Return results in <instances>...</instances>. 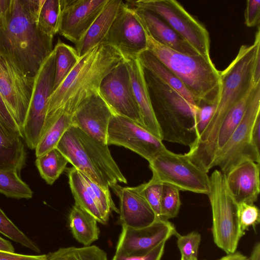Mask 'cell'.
Segmentation results:
<instances>
[{
    "label": "cell",
    "instance_id": "obj_16",
    "mask_svg": "<svg viewBox=\"0 0 260 260\" xmlns=\"http://www.w3.org/2000/svg\"><path fill=\"white\" fill-rule=\"evenodd\" d=\"M122 226L115 254L126 257L144 255L177 234L171 222L162 219L140 229Z\"/></svg>",
    "mask_w": 260,
    "mask_h": 260
},
{
    "label": "cell",
    "instance_id": "obj_30",
    "mask_svg": "<svg viewBox=\"0 0 260 260\" xmlns=\"http://www.w3.org/2000/svg\"><path fill=\"white\" fill-rule=\"evenodd\" d=\"M251 90L230 109L221 122L215 141V156L241 122L249 102Z\"/></svg>",
    "mask_w": 260,
    "mask_h": 260
},
{
    "label": "cell",
    "instance_id": "obj_44",
    "mask_svg": "<svg viewBox=\"0 0 260 260\" xmlns=\"http://www.w3.org/2000/svg\"><path fill=\"white\" fill-rule=\"evenodd\" d=\"M166 242H161L144 255L126 257L115 254L112 260H160L164 252Z\"/></svg>",
    "mask_w": 260,
    "mask_h": 260
},
{
    "label": "cell",
    "instance_id": "obj_11",
    "mask_svg": "<svg viewBox=\"0 0 260 260\" xmlns=\"http://www.w3.org/2000/svg\"><path fill=\"white\" fill-rule=\"evenodd\" d=\"M55 72L53 48L34 77L30 101L22 128L23 140L30 149H36L43 135L48 100L53 90Z\"/></svg>",
    "mask_w": 260,
    "mask_h": 260
},
{
    "label": "cell",
    "instance_id": "obj_41",
    "mask_svg": "<svg viewBox=\"0 0 260 260\" xmlns=\"http://www.w3.org/2000/svg\"><path fill=\"white\" fill-rule=\"evenodd\" d=\"M215 106L216 105H203L198 107L194 125L197 139L201 135L209 123Z\"/></svg>",
    "mask_w": 260,
    "mask_h": 260
},
{
    "label": "cell",
    "instance_id": "obj_38",
    "mask_svg": "<svg viewBox=\"0 0 260 260\" xmlns=\"http://www.w3.org/2000/svg\"><path fill=\"white\" fill-rule=\"evenodd\" d=\"M237 215L240 230L243 236L249 227L254 229L260 222V212L254 204L241 203L237 204Z\"/></svg>",
    "mask_w": 260,
    "mask_h": 260
},
{
    "label": "cell",
    "instance_id": "obj_27",
    "mask_svg": "<svg viewBox=\"0 0 260 260\" xmlns=\"http://www.w3.org/2000/svg\"><path fill=\"white\" fill-rule=\"evenodd\" d=\"M69 183L75 203L92 216L98 222L106 224L95 203L87 190L82 174L74 167L67 170Z\"/></svg>",
    "mask_w": 260,
    "mask_h": 260
},
{
    "label": "cell",
    "instance_id": "obj_21",
    "mask_svg": "<svg viewBox=\"0 0 260 260\" xmlns=\"http://www.w3.org/2000/svg\"><path fill=\"white\" fill-rule=\"evenodd\" d=\"M131 8L146 34L154 40L182 53L191 56L199 55L189 43L158 16L145 9Z\"/></svg>",
    "mask_w": 260,
    "mask_h": 260
},
{
    "label": "cell",
    "instance_id": "obj_46",
    "mask_svg": "<svg viewBox=\"0 0 260 260\" xmlns=\"http://www.w3.org/2000/svg\"><path fill=\"white\" fill-rule=\"evenodd\" d=\"M252 142L254 145L259 150L260 146V116H259L253 126L251 134Z\"/></svg>",
    "mask_w": 260,
    "mask_h": 260
},
{
    "label": "cell",
    "instance_id": "obj_26",
    "mask_svg": "<svg viewBox=\"0 0 260 260\" xmlns=\"http://www.w3.org/2000/svg\"><path fill=\"white\" fill-rule=\"evenodd\" d=\"M137 58L143 68L153 73L190 104L197 107L191 94L181 80L156 56L147 50L140 54Z\"/></svg>",
    "mask_w": 260,
    "mask_h": 260
},
{
    "label": "cell",
    "instance_id": "obj_32",
    "mask_svg": "<svg viewBox=\"0 0 260 260\" xmlns=\"http://www.w3.org/2000/svg\"><path fill=\"white\" fill-rule=\"evenodd\" d=\"M61 5L60 0H39L38 23L47 35L54 37L58 33Z\"/></svg>",
    "mask_w": 260,
    "mask_h": 260
},
{
    "label": "cell",
    "instance_id": "obj_28",
    "mask_svg": "<svg viewBox=\"0 0 260 260\" xmlns=\"http://www.w3.org/2000/svg\"><path fill=\"white\" fill-rule=\"evenodd\" d=\"M68 162L56 147L37 157L35 161L41 177L49 185H52L59 178Z\"/></svg>",
    "mask_w": 260,
    "mask_h": 260
},
{
    "label": "cell",
    "instance_id": "obj_48",
    "mask_svg": "<svg viewBox=\"0 0 260 260\" xmlns=\"http://www.w3.org/2000/svg\"><path fill=\"white\" fill-rule=\"evenodd\" d=\"M0 250L9 252H15L14 246L12 243L0 237Z\"/></svg>",
    "mask_w": 260,
    "mask_h": 260
},
{
    "label": "cell",
    "instance_id": "obj_4",
    "mask_svg": "<svg viewBox=\"0 0 260 260\" xmlns=\"http://www.w3.org/2000/svg\"><path fill=\"white\" fill-rule=\"evenodd\" d=\"M147 50L181 80L198 107L216 105L221 88L220 71L210 56H191L179 52L159 44L147 34Z\"/></svg>",
    "mask_w": 260,
    "mask_h": 260
},
{
    "label": "cell",
    "instance_id": "obj_25",
    "mask_svg": "<svg viewBox=\"0 0 260 260\" xmlns=\"http://www.w3.org/2000/svg\"><path fill=\"white\" fill-rule=\"evenodd\" d=\"M97 220L80 206L75 204L69 215V225L75 239L85 246L97 240L100 230Z\"/></svg>",
    "mask_w": 260,
    "mask_h": 260
},
{
    "label": "cell",
    "instance_id": "obj_43",
    "mask_svg": "<svg viewBox=\"0 0 260 260\" xmlns=\"http://www.w3.org/2000/svg\"><path fill=\"white\" fill-rule=\"evenodd\" d=\"M245 23L248 27L259 25L260 22V1L248 0L244 13Z\"/></svg>",
    "mask_w": 260,
    "mask_h": 260
},
{
    "label": "cell",
    "instance_id": "obj_8",
    "mask_svg": "<svg viewBox=\"0 0 260 260\" xmlns=\"http://www.w3.org/2000/svg\"><path fill=\"white\" fill-rule=\"evenodd\" d=\"M260 116V82L253 86L244 116L226 143L216 154L213 168L218 167L226 174L239 164L247 161L260 162V153L253 144L252 131Z\"/></svg>",
    "mask_w": 260,
    "mask_h": 260
},
{
    "label": "cell",
    "instance_id": "obj_36",
    "mask_svg": "<svg viewBox=\"0 0 260 260\" xmlns=\"http://www.w3.org/2000/svg\"><path fill=\"white\" fill-rule=\"evenodd\" d=\"M181 204L179 190L171 185L163 183L160 200V219L168 220L176 217Z\"/></svg>",
    "mask_w": 260,
    "mask_h": 260
},
{
    "label": "cell",
    "instance_id": "obj_37",
    "mask_svg": "<svg viewBox=\"0 0 260 260\" xmlns=\"http://www.w3.org/2000/svg\"><path fill=\"white\" fill-rule=\"evenodd\" d=\"M0 233L12 241L33 251L40 253L38 245L21 231L7 216L0 208Z\"/></svg>",
    "mask_w": 260,
    "mask_h": 260
},
{
    "label": "cell",
    "instance_id": "obj_14",
    "mask_svg": "<svg viewBox=\"0 0 260 260\" xmlns=\"http://www.w3.org/2000/svg\"><path fill=\"white\" fill-rule=\"evenodd\" d=\"M99 92L114 114L127 117L143 127L125 59L104 77Z\"/></svg>",
    "mask_w": 260,
    "mask_h": 260
},
{
    "label": "cell",
    "instance_id": "obj_13",
    "mask_svg": "<svg viewBox=\"0 0 260 260\" xmlns=\"http://www.w3.org/2000/svg\"><path fill=\"white\" fill-rule=\"evenodd\" d=\"M107 144L123 146L148 161L165 149L162 140L132 120L113 114L107 134Z\"/></svg>",
    "mask_w": 260,
    "mask_h": 260
},
{
    "label": "cell",
    "instance_id": "obj_42",
    "mask_svg": "<svg viewBox=\"0 0 260 260\" xmlns=\"http://www.w3.org/2000/svg\"><path fill=\"white\" fill-rule=\"evenodd\" d=\"M0 122L11 133L23 139L22 131L9 112L0 94Z\"/></svg>",
    "mask_w": 260,
    "mask_h": 260
},
{
    "label": "cell",
    "instance_id": "obj_5",
    "mask_svg": "<svg viewBox=\"0 0 260 260\" xmlns=\"http://www.w3.org/2000/svg\"><path fill=\"white\" fill-rule=\"evenodd\" d=\"M143 68L151 106L160 129L162 141L189 147L197 139L194 125L198 107L190 104L153 73Z\"/></svg>",
    "mask_w": 260,
    "mask_h": 260
},
{
    "label": "cell",
    "instance_id": "obj_2",
    "mask_svg": "<svg viewBox=\"0 0 260 260\" xmlns=\"http://www.w3.org/2000/svg\"><path fill=\"white\" fill-rule=\"evenodd\" d=\"M39 4V0H10L6 14L0 17V47L31 77L54 48L53 37L38 25Z\"/></svg>",
    "mask_w": 260,
    "mask_h": 260
},
{
    "label": "cell",
    "instance_id": "obj_31",
    "mask_svg": "<svg viewBox=\"0 0 260 260\" xmlns=\"http://www.w3.org/2000/svg\"><path fill=\"white\" fill-rule=\"evenodd\" d=\"M55 53V72L53 90L68 76L79 60L75 48L58 40L54 47Z\"/></svg>",
    "mask_w": 260,
    "mask_h": 260
},
{
    "label": "cell",
    "instance_id": "obj_24",
    "mask_svg": "<svg viewBox=\"0 0 260 260\" xmlns=\"http://www.w3.org/2000/svg\"><path fill=\"white\" fill-rule=\"evenodd\" d=\"M26 160L23 139L11 133L0 122V169L15 170L20 173Z\"/></svg>",
    "mask_w": 260,
    "mask_h": 260
},
{
    "label": "cell",
    "instance_id": "obj_10",
    "mask_svg": "<svg viewBox=\"0 0 260 260\" xmlns=\"http://www.w3.org/2000/svg\"><path fill=\"white\" fill-rule=\"evenodd\" d=\"M129 7L148 10L160 17L197 52L210 56V37L206 27L174 0L128 1Z\"/></svg>",
    "mask_w": 260,
    "mask_h": 260
},
{
    "label": "cell",
    "instance_id": "obj_50",
    "mask_svg": "<svg viewBox=\"0 0 260 260\" xmlns=\"http://www.w3.org/2000/svg\"><path fill=\"white\" fill-rule=\"evenodd\" d=\"M181 260H198V259L197 258H196V259H188V258H187L183 256H181Z\"/></svg>",
    "mask_w": 260,
    "mask_h": 260
},
{
    "label": "cell",
    "instance_id": "obj_49",
    "mask_svg": "<svg viewBox=\"0 0 260 260\" xmlns=\"http://www.w3.org/2000/svg\"><path fill=\"white\" fill-rule=\"evenodd\" d=\"M10 0H0V17L4 16L7 12Z\"/></svg>",
    "mask_w": 260,
    "mask_h": 260
},
{
    "label": "cell",
    "instance_id": "obj_18",
    "mask_svg": "<svg viewBox=\"0 0 260 260\" xmlns=\"http://www.w3.org/2000/svg\"><path fill=\"white\" fill-rule=\"evenodd\" d=\"M113 114L98 92L78 106L73 116L72 126L101 143L108 145V129Z\"/></svg>",
    "mask_w": 260,
    "mask_h": 260
},
{
    "label": "cell",
    "instance_id": "obj_39",
    "mask_svg": "<svg viewBox=\"0 0 260 260\" xmlns=\"http://www.w3.org/2000/svg\"><path fill=\"white\" fill-rule=\"evenodd\" d=\"M177 246L183 256L188 259L197 258L201 237L196 232H191L185 235H181L177 233Z\"/></svg>",
    "mask_w": 260,
    "mask_h": 260
},
{
    "label": "cell",
    "instance_id": "obj_47",
    "mask_svg": "<svg viewBox=\"0 0 260 260\" xmlns=\"http://www.w3.org/2000/svg\"><path fill=\"white\" fill-rule=\"evenodd\" d=\"M218 260H249V257L240 252H235L221 257Z\"/></svg>",
    "mask_w": 260,
    "mask_h": 260
},
{
    "label": "cell",
    "instance_id": "obj_34",
    "mask_svg": "<svg viewBox=\"0 0 260 260\" xmlns=\"http://www.w3.org/2000/svg\"><path fill=\"white\" fill-rule=\"evenodd\" d=\"M45 260H108L106 253L95 245L60 248L46 254Z\"/></svg>",
    "mask_w": 260,
    "mask_h": 260
},
{
    "label": "cell",
    "instance_id": "obj_3",
    "mask_svg": "<svg viewBox=\"0 0 260 260\" xmlns=\"http://www.w3.org/2000/svg\"><path fill=\"white\" fill-rule=\"evenodd\" d=\"M124 59L117 49L104 44L80 57L49 98L43 135L62 111L75 113L81 103L99 92L102 79Z\"/></svg>",
    "mask_w": 260,
    "mask_h": 260
},
{
    "label": "cell",
    "instance_id": "obj_35",
    "mask_svg": "<svg viewBox=\"0 0 260 260\" xmlns=\"http://www.w3.org/2000/svg\"><path fill=\"white\" fill-rule=\"evenodd\" d=\"M82 174L87 190L104 219L108 222L110 215L112 211L118 213L119 212L112 199L110 189H104L88 177Z\"/></svg>",
    "mask_w": 260,
    "mask_h": 260
},
{
    "label": "cell",
    "instance_id": "obj_45",
    "mask_svg": "<svg viewBox=\"0 0 260 260\" xmlns=\"http://www.w3.org/2000/svg\"><path fill=\"white\" fill-rule=\"evenodd\" d=\"M46 254L25 255L0 250V260H45Z\"/></svg>",
    "mask_w": 260,
    "mask_h": 260
},
{
    "label": "cell",
    "instance_id": "obj_7",
    "mask_svg": "<svg viewBox=\"0 0 260 260\" xmlns=\"http://www.w3.org/2000/svg\"><path fill=\"white\" fill-rule=\"evenodd\" d=\"M210 178L209 197L212 213V232L215 244L227 254L236 252L241 233L237 204L230 195L225 176L214 170Z\"/></svg>",
    "mask_w": 260,
    "mask_h": 260
},
{
    "label": "cell",
    "instance_id": "obj_23",
    "mask_svg": "<svg viewBox=\"0 0 260 260\" xmlns=\"http://www.w3.org/2000/svg\"><path fill=\"white\" fill-rule=\"evenodd\" d=\"M123 2L122 0H109L82 38L75 44L79 58L102 43Z\"/></svg>",
    "mask_w": 260,
    "mask_h": 260
},
{
    "label": "cell",
    "instance_id": "obj_51",
    "mask_svg": "<svg viewBox=\"0 0 260 260\" xmlns=\"http://www.w3.org/2000/svg\"></svg>",
    "mask_w": 260,
    "mask_h": 260
},
{
    "label": "cell",
    "instance_id": "obj_17",
    "mask_svg": "<svg viewBox=\"0 0 260 260\" xmlns=\"http://www.w3.org/2000/svg\"><path fill=\"white\" fill-rule=\"evenodd\" d=\"M58 33L76 44L104 8L109 0H60Z\"/></svg>",
    "mask_w": 260,
    "mask_h": 260
},
{
    "label": "cell",
    "instance_id": "obj_33",
    "mask_svg": "<svg viewBox=\"0 0 260 260\" xmlns=\"http://www.w3.org/2000/svg\"><path fill=\"white\" fill-rule=\"evenodd\" d=\"M0 192L7 197L29 199L33 192L15 170L0 169Z\"/></svg>",
    "mask_w": 260,
    "mask_h": 260
},
{
    "label": "cell",
    "instance_id": "obj_40",
    "mask_svg": "<svg viewBox=\"0 0 260 260\" xmlns=\"http://www.w3.org/2000/svg\"><path fill=\"white\" fill-rule=\"evenodd\" d=\"M143 192L147 201L153 210L157 218L160 219V200L163 183L151 179L143 183Z\"/></svg>",
    "mask_w": 260,
    "mask_h": 260
},
{
    "label": "cell",
    "instance_id": "obj_20",
    "mask_svg": "<svg viewBox=\"0 0 260 260\" xmlns=\"http://www.w3.org/2000/svg\"><path fill=\"white\" fill-rule=\"evenodd\" d=\"M259 170V164L247 161L225 175L228 189L237 204L256 202L260 192Z\"/></svg>",
    "mask_w": 260,
    "mask_h": 260
},
{
    "label": "cell",
    "instance_id": "obj_9",
    "mask_svg": "<svg viewBox=\"0 0 260 260\" xmlns=\"http://www.w3.org/2000/svg\"><path fill=\"white\" fill-rule=\"evenodd\" d=\"M153 180L171 185L179 191L208 193L210 178L184 153L177 154L165 148L149 161Z\"/></svg>",
    "mask_w": 260,
    "mask_h": 260
},
{
    "label": "cell",
    "instance_id": "obj_22",
    "mask_svg": "<svg viewBox=\"0 0 260 260\" xmlns=\"http://www.w3.org/2000/svg\"><path fill=\"white\" fill-rule=\"evenodd\" d=\"M125 62L143 127L162 140L160 129L151 106L145 79L144 68L138 58H126Z\"/></svg>",
    "mask_w": 260,
    "mask_h": 260
},
{
    "label": "cell",
    "instance_id": "obj_19",
    "mask_svg": "<svg viewBox=\"0 0 260 260\" xmlns=\"http://www.w3.org/2000/svg\"><path fill=\"white\" fill-rule=\"evenodd\" d=\"M143 184L123 187L118 183L110 186L120 202L119 222L122 226L140 229L157 219L143 192Z\"/></svg>",
    "mask_w": 260,
    "mask_h": 260
},
{
    "label": "cell",
    "instance_id": "obj_29",
    "mask_svg": "<svg viewBox=\"0 0 260 260\" xmlns=\"http://www.w3.org/2000/svg\"><path fill=\"white\" fill-rule=\"evenodd\" d=\"M74 114L66 110L61 112L38 143L35 149L36 157L56 147L62 136L72 126Z\"/></svg>",
    "mask_w": 260,
    "mask_h": 260
},
{
    "label": "cell",
    "instance_id": "obj_12",
    "mask_svg": "<svg viewBox=\"0 0 260 260\" xmlns=\"http://www.w3.org/2000/svg\"><path fill=\"white\" fill-rule=\"evenodd\" d=\"M34 81V77L24 73L10 54L0 47V94L22 131L30 101Z\"/></svg>",
    "mask_w": 260,
    "mask_h": 260
},
{
    "label": "cell",
    "instance_id": "obj_1",
    "mask_svg": "<svg viewBox=\"0 0 260 260\" xmlns=\"http://www.w3.org/2000/svg\"><path fill=\"white\" fill-rule=\"evenodd\" d=\"M259 48V25L253 44L242 45L232 62L224 70L220 71L221 88L218 101L207 125L187 152L194 164L204 169H209L213 166L216 137L225 115L249 93L254 85V63Z\"/></svg>",
    "mask_w": 260,
    "mask_h": 260
},
{
    "label": "cell",
    "instance_id": "obj_6",
    "mask_svg": "<svg viewBox=\"0 0 260 260\" xmlns=\"http://www.w3.org/2000/svg\"><path fill=\"white\" fill-rule=\"evenodd\" d=\"M56 148L73 167L104 189L118 183H127L108 145L101 143L78 128L71 126Z\"/></svg>",
    "mask_w": 260,
    "mask_h": 260
},
{
    "label": "cell",
    "instance_id": "obj_15",
    "mask_svg": "<svg viewBox=\"0 0 260 260\" xmlns=\"http://www.w3.org/2000/svg\"><path fill=\"white\" fill-rule=\"evenodd\" d=\"M102 44L112 46L124 59L137 58L147 50L146 32L132 8L124 2Z\"/></svg>",
    "mask_w": 260,
    "mask_h": 260
}]
</instances>
